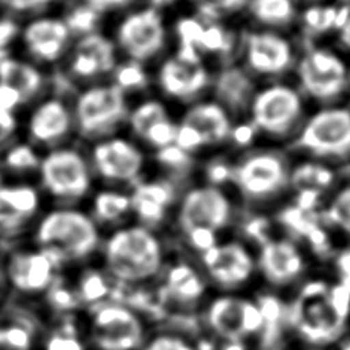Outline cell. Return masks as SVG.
<instances>
[{"instance_id":"cell-13","label":"cell","mask_w":350,"mask_h":350,"mask_svg":"<svg viewBox=\"0 0 350 350\" xmlns=\"http://www.w3.org/2000/svg\"><path fill=\"white\" fill-rule=\"evenodd\" d=\"M41 189L30 183H0V250L26 242L45 211Z\"/></svg>"},{"instance_id":"cell-6","label":"cell","mask_w":350,"mask_h":350,"mask_svg":"<svg viewBox=\"0 0 350 350\" xmlns=\"http://www.w3.org/2000/svg\"><path fill=\"white\" fill-rule=\"evenodd\" d=\"M0 252L10 305L25 309L41 320L46 298L64 267L55 256L29 241Z\"/></svg>"},{"instance_id":"cell-56","label":"cell","mask_w":350,"mask_h":350,"mask_svg":"<svg viewBox=\"0 0 350 350\" xmlns=\"http://www.w3.org/2000/svg\"><path fill=\"white\" fill-rule=\"evenodd\" d=\"M0 183H1V176H0Z\"/></svg>"},{"instance_id":"cell-1","label":"cell","mask_w":350,"mask_h":350,"mask_svg":"<svg viewBox=\"0 0 350 350\" xmlns=\"http://www.w3.org/2000/svg\"><path fill=\"white\" fill-rule=\"evenodd\" d=\"M174 252L165 232L130 221L104 232L96 262L118 297L130 299L153 287Z\"/></svg>"},{"instance_id":"cell-32","label":"cell","mask_w":350,"mask_h":350,"mask_svg":"<svg viewBox=\"0 0 350 350\" xmlns=\"http://www.w3.org/2000/svg\"><path fill=\"white\" fill-rule=\"evenodd\" d=\"M0 82L18 90L27 103L40 94L46 78L36 64L10 55L0 63Z\"/></svg>"},{"instance_id":"cell-19","label":"cell","mask_w":350,"mask_h":350,"mask_svg":"<svg viewBox=\"0 0 350 350\" xmlns=\"http://www.w3.org/2000/svg\"><path fill=\"white\" fill-rule=\"evenodd\" d=\"M297 74L304 92L319 101L340 97L349 83L345 62L328 49L313 48L306 52L298 63Z\"/></svg>"},{"instance_id":"cell-39","label":"cell","mask_w":350,"mask_h":350,"mask_svg":"<svg viewBox=\"0 0 350 350\" xmlns=\"http://www.w3.org/2000/svg\"><path fill=\"white\" fill-rule=\"evenodd\" d=\"M334 178V172L323 164L302 163L294 168L290 180L298 191L310 190L320 193L323 189L328 187L332 183Z\"/></svg>"},{"instance_id":"cell-35","label":"cell","mask_w":350,"mask_h":350,"mask_svg":"<svg viewBox=\"0 0 350 350\" xmlns=\"http://www.w3.org/2000/svg\"><path fill=\"white\" fill-rule=\"evenodd\" d=\"M249 12L267 26H286L295 16L293 0H249Z\"/></svg>"},{"instance_id":"cell-48","label":"cell","mask_w":350,"mask_h":350,"mask_svg":"<svg viewBox=\"0 0 350 350\" xmlns=\"http://www.w3.org/2000/svg\"><path fill=\"white\" fill-rule=\"evenodd\" d=\"M82 1L103 15L105 12L122 10L130 5L134 0H82Z\"/></svg>"},{"instance_id":"cell-54","label":"cell","mask_w":350,"mask_h":350,"mask_svg":"<svg viewBox=\"0 0 350 350\" xmlns=\"http://www.w3.org/2000/svg\"><path fill=\"white\" fill-rule=\"evenodd\" d=\"M175 1H176V0H148V5H150V7H153V8L159 10V11H161L163 8L171 5V4L175 3Z\"/></svg>"},{"instance_id":"cell-16","label":"cell","mask_w":350,"mask_h":350,"mask_svg":"<svg viewBox=\"0 0 350 350\" xmlns=\"http://www.w3.org/2000/svg\"><path fill=\"white\" fill-rule=\"evenodd\" d=\"M297 146L316 157L350 154V109L332 107L313 113L299 131Z\"/></svg>"},{"instance_id":"cell-11","label":"cell","mask_w":350,"mask_h":350,"mask_svg":"<svg viewBox=\"0 0 350 350\" xmlns=\"http://www.w3.org/2000/svg\"><path fill=\"white\" fill-rule=\"evenodd\" d=\"M41 190L56 205H77L93 193V171L88 159L72 146H56L41 156Z\"/></svg>"},{"instance_id":"cell-53","label":"cell","mask_w":350,"mask_h":350,"mask_svg":"<svg viewBox=\"0 0 350 350\" xmlns=\"http://www.w3.org/2000/svg\"><path fill=\"white\" fill-rule=\"evenodd\" d=\"M280 350H327V349H319V347H312V346H306L298 342H294L291 339H287V342L283 345V347Z\"/></svg>"},{"instance_id":"cell-5","label":"cell","mask_w":350,"mask_h":350,"mask_svg":"<svg viewBox=\"0 0 350 350\" xmlns=\"http://www.w3.org/2000/svg\"><path fill=\"white\" fill-rule=\"evenodd\" d=\"M104 232L86 209L55 205L36 221L29 242L55 256L64 268L97 261Z\"/></svg>"},{"instance_id":"cell-3","label":"cell","mask_w":350,"mask_h":350,"mask_svg":"<svg viewBox=\"0 0 350 350\" xmlns=\"http://www.w3.org/2000/svg\"><path fill=\"white\" fill-rule=\"evenodd\" d=\"M234 206L217 186L190 187L176 201L165 231L172 246L197 257L216 242L232 235Z\"/></svg>"},{"instance_id":"cell-49","label":"cell","mask_w":350,"mask_h":350,"mask_svg":"<svg viewBox=\"0 0 350 350\" xmlns=\"http://www.w3.org/2000/svg\"><path fill=\"white\" fill-rule=\"evenodd\" d=\"M230 172L224 164L220 163H212L206 168V175L212 182V186H216L217 183L223 182L224 179L230 178Z\"/></svg>"},{"instance_id":"cell-40","label":"cell","mask_w":350,"mask_h":350,"mask_svg":"<svg viewBox=\"0 0 350 350\" xmlns=\"http://www.w3.org/2000/svg\"><path fill=\"white\" fill-rule=\"evenodd\" d=\"M100 19L101 14H98L83 1L70 7L63 16V21L71 36H75L77 38L97 31Z\"/></svg>"},{"instance_id":"cell-46","label":"cell","mask_w":350,"mask_h":350,"mask_svg":"<svg viewBox=\"0 0 350 350\" xmlns=\"http://www.w3.org/2000/svg\"><path fill=\"white\" fill-rule=\"evenodd\" d=\"M18 126L19 120L15 112L0 108V150H4L12 144L11 141L18 131Z\"/></svg>"},{"instance_id":"cell-44","label":"cell","mask_w":350,"mask_h":350,"mask_svg":"<svg viewBox=\"0 0 350 350\" xmlns=\"http://www.w3.org/2000/svg\"><path fill=\"white\" fill-rule=\"evenodd\" d=\"M21 27L11 18H0V63L10 56V46L19 37Z\"/></svg>"},{"instance_id":"cell-12","label":"cell","mask_w":350,"mask_h":350,"mask_svg":"<svg viewBox=\"0 0 350 350\" xmlns=\"http://www.w3.org/2000/svg\"><path fill=\"white\" fill-rule=\"evenodd\" d=\"M74 129L83 139L113 135L127 120V94L113 83H98L78 92L71 105Z\"/></svg>"},{"instance_id":"cell-57","label":"cell","mask_w":350,"mask_h":350,"mask_svg":"<svg viewBox=\"0 0 350 350\" xmlns=\"http://www.w3.org/2000/svg\"><path fill=\"white\" fill-rule=\"evenodd\" d=\"M349 79H350V75H349Z\"/></svg>"},{"instance_id":"cell-52","label":"cell","mask_w":350,"mask_h":350,"mask_svg":"<svg viewBox=\"0 0 350 350\" xmlns=\"http://www.w3.org/2000/svg\"><path fill=\"white\" fill-rule=\"evenodd\" d=\"M339 38L346 48L350 49V14L345 19V22L339 26Z\"/></svg>"},{"instance_id":"cell-58","label":"cell","mask_w":350,"mask_h":350,"mask_svg":"<svg viewBox=\"0 0 350 350\" xmlns=\"http://www.w3.org/2000/svg\"><path fill=\"white\" fill-rule=\"evenodd\" d=\"M346 1H350V0H346Z\"/></svg>"},{"instance_id":"cell-2","label":"cell","mask_w":350,"mask_h":350,"mask_svg":"<svg viewBox=\"0 0 350 350\" xmlns=\"http://www.w3.org/2000/svg\"><path fill=\"white\" fill-rule=\"evenodd\" d=\"M288 339L332 350L350 332V293L321 268L286 299Z\"/></svg>"},{"instance_id":"cell-22","label":"cell","mask_w":350,"mask_h":350,"mask_svg":"<svg viewBox=\"0 0 350 350\" xmlns=\"http://www.w3.org/2000/svg\"><path fill=\"white\" fill-rule=\"evenodd\" d=\"M19 37L29 56L38 63L53 64L64 56L72 36L62 16L42 15L21 29Z\"/></svg>"},{"instance_id":"cell-27","label":"cell","mask_w":350,"mask_h":350,"mask_svg":"<svg viewBox=\"0 0 350 350\" xmlns=\"http://www.w3.org/2000/svg\"><path fill=\"white\" fill-rule=\"evenodd\" d=\"M41 320L18 306L0 312V350H36Z\"/></svg>"},{"instance_id":"cell-43","label":"cell","mask_w":350,"mask_h":350,"mask_svg":"<svg viewBox=\"0 0 350 350\" xmlns=\"http://www.w3.org/2000/svg\"><path fill=\"white\" fill-rule=\"evenodd\" d=\"M325 268L350 293V243L335 250Z\"/></svg>"},{"instance_id":"cell-4","label":"cell","mask_w":350,"mask_h":350,"mask_svg":"<svg viewBox=\"0 0 350 350\" xmlns=\"http://www.w3.org/2000/svg\"><path fill=\"white\" fill-rule=\"evenodd\" d=\"M212 293L196 260L175 249L153 287L129 301L144 308L156 321L194 324Z\"/></svg>"},{"instance_id":"cell-51","label":"cell","mask_w":350,"mask_h":350,"mask_svg":"<svg viewBox=\"0 0 350 350\" xmlns=\"http://www.w3.org/2000/svg\"><path fill=\"white\" fill-rule=\"evenodd\" d=\"M10 305V298L7 293V286L3 273V264H1V252H0V312H3Z\"/></svg>"},{"instance_id":"cell-18","label":"cell","mask_w":350,"mask_h":350,"mask_svg":"<svg viewBox=\"0 0 350 350\" xmlns=\"http://www.w3.org/2000/svg\"><path fill=\"white\" fill-rule=\"evenodd\" d=\"M250 120L260 133L282 137L287 134L302 115V98L287 85H272L254 93Z\"/></svg>"},{"instance_id":"cell-36","label":"cell","mask_w":350,"mask_h":350,"mask_svg":"<svg viewBox=\"0 0 350 350\" xmlns=\"http://www.w3.org/2000/svg\"><path fill=\"white\" fill-rule=\"evenodd\" d=\"M350 14L349 8H338L335 5H313L302 14V25L308 34L319 36L331 29H339Z\"/></svg>"},{"instance_id":"cell-30","label":"cell","mask_w":350,"mask_h":350,"mask_svg":"<svg viewBox=\"0 0 350 350\" xmlns=\"http://www.w3.org/2000/svg\"><path fill=\"white\" fill-rule=\"evenodd\" d=\"M36 350H89L78 314L53 316L41 323Z\"/></svg>"},{"instance_id":"cell-37","label":"cell","mask_w":350,"mask_h":350,"mask_svg":"<svg viewBox=\"0 0 350 350\" xmlns=\"http://www.w3.org/2000/svg\"><path fill=\"white\" fill-rule=\"evenodd\" d=\"M41 156L37 148L29 141L14 142L4 149L1 164L7 171L18 175L37 172Z\"/></svg>"},{"instance_id":"cell-26","label":"cell","mask_w":350,"mask_h":350,"mask_svg":"<svg viewBox=\"0 0 350 350\" xmlns=\"http://www.w3.org/2000/svg\"><path fill=\"white\" fill-rule=\"evenodd\" d=\"M179 122L190 127L200 137L204 148L221 144L232 134L230 115L216 101L193 104Z\"/></svg>"},{"instance_id":"cell-31","label":"cell","mask_w":350,"mask_h":350,"mask_svg":"<svg viewBox=\"0 0 350 350\" xmlns=\"http://www.w3.org/2000/svg\"><path fill=\"white\" fill-rule=\"evenodd\" d=\"M215 97L227 112H241L254 96L250 77L237 66L224 67L215 79Z\"/></svg>"},{"instance_id":"cell-14","label":"cell","mask_w":350,"mask_h":350,"mask_svg":"<svg viewBox=\"0 0 350 350\" xmlns=\"http://www.w3.org/2000/svg\"><path fill=\"white\" fill-rule=\"evenodd\" d=\"M113 42L129 60L145 64L167 44V26L161 11L145 5L127 12L116 25Z\"/></svg>"},{"instance_id":"cell-15","label":"cell","mask_w":350,"mask_h":350,"mask_svg":"<svg viewBox=\"0 0 350 350\" xmlns=\"http://www.w3.org/2000/svg\"><path fill=\"white\" fill-rule=\"evenodd\" d=\"M90 167L103 180L131 187L144 178L146 156L133 139L113 134L93 142Z\"/></svg>"},{"instance_id":"cell-47","label":"cell","mask_w":350,"mask_h":350,"mask_svg":"<svg viewBox=\"0 0 350 350\" xmlns=\"http://www.w3.org/2000/svg\"><path fill=\"white\" fill-rule=\"evenodd\" d=\"M26 101L22 94L11 86L0 82V108L15 112Z\"/></svg>"},{"instance_id":"cell-7","label":"cell","mask_w":350,"mask_h":350,"mask_svg":"<svg viewBox=\"0 0 350 350\" xmlns=\"http://www.w3.org/2000/svg\"><path fill=\"white\" fill-rule=\"evenodd\" d=\"M78 323L89 350H139L157 321L139 305L113 297L79 312Z\"/></svg>"},{"instance_id":"cell-33","label":"cell","mask_w":350,"mask_h":350,"mask_svg":"<svg viewBox=\"0 0 350 350\" xmlns=\"http://www.w3.org/2000/svg\"><path fill=\"white\" fill-rule=\"evenodd\" d=\"M319 215L323 226L331 235L332 242L334 235L336 234L342 238L340 247L350 243V185L340 189L329 202L319 211Z\"/></svg>"},{"instance_id":"cell-17","label":"cell","mask_w":350,"mask_h":350,"mask_svg":"<svg viewBox=\"0 0 350 350\" xmlns=\"http://www.w3.org/2000/svg\"><path fill=\"white\" fill-rule=\"evenodd\" d=\"M230 178L243 198L257 202L278 196L287 185L288 172L279 154L258 152L249 154L235 165Z\"/></svg>"},{"instance_id":"cell-25","label":"cell","mask_w":350,"mask_h":350,"mask_svg":"<svg viewBox=\"0 0 350 350\" xmlns=\"http://www.w3.org/2000/svg\"><path fill=\"white\" fill-rule=\"evenodd\" d=\"M243 49L249 68L260 75H280L293 63L290 42L273 31H250L245 36Z\"/></svg>"},{"instance_id":"cell-24","label":"cell","mask_w":350,"mask_h":350,"mask_svg":"<svg viewBox=\"0 0 350 350\" xmlns=\"http://www.w3.org/2000/svg\"><path fill=\"white\" fill-rule=\"evenodd\" d=\"M209 72L200 62H186L175 55L165 57L156 72L159 90L171 100L193 101L209 85Z\"/></svg>"},{"instance_id":"cell-28","label":"cell","mask_w":350,"mask_h":350,"mask_svg":"<svg viewBox=\"0 0 350 350\" xmlns=\"http://www.w3.org/2000/svg\"><path fill=\"white\" fill-rule=\"evenodd\" d=\"M88 213L103 232L133 221L129 191L103 187L89 196Z\"/></svg>"},{"instance_id":"cell-55","label":"cell","mask_w":350,"mask_h":350,"mask_svg":"<svg viewBox=\"0 0 350 350\" xmlns=\"http://www.w3.org/2000/svg\"><path fill=\"white\" fill-rule=\"evenodd\" d=\"M332 350H350V332Z\"/></svg>"},{"instance_id":"cell-38","label":"cell","mask_w":350,"mask_h":350,"mask_svg":"<svg viewBox=\"0 0 350 350\" xmlns=\"http://www.w3.org/2000/svg\"><path fill=\"white\" fill-rule=\"evenodd\" d=\"M111 77V83H113L126 94L146 90L150 85V75L145 64L129 59L126 62L118 63Z\"/></svg>"},{"instance_id":"cell-23","label":"cell","mask_w":350,"mask_h":350,"mask_svg":"<svg viewBox=\"0 0 350 350\" xmlns=\"http://www.w3.org/2000/svg\"><path fill=\"white\" fill-rule=\"evenodd\" d=\"M118 63L116 44L97 30L77 38L67 74L72 79H94L112 74Z\"/></svg>"},{"instance_id":"cell-50","label":"cell","mask_w":350,"mask_h":350,"mask_svg":"<svg viewBox=\"0 0 350 350\" xmlns=\"http://www.w3.org/2000/svg\"><path fill=\"white\" fill-rule=\"evenodd\" d=\"M209 350H264L258 342H227L211 346Z\"/></svg>"},{"instance_id":"cell-21","label":"cell","mask_w":350,"mask_h":350,"mask_svg":"<svg viewBox=\"0 0 350 350\" xmlns=\"http://www.w3.org/2000/svg\"><path fill=\"white\" fill-rule=\"evenodd\" d=\"M74 130L72 109L68 103L59 97L41 100L29 113L26 120V133L29 142L36 148H56Z\"/></svg>"},{"instance_id":"cell-45","label":"cell","mask_w":350,"mask_h":350,"mask_svg":"<svg viewBox=\"0 0 350 350\" xmlns=\"http://www.w3.org/2000/svg\"><path fill=\"white\" fill-rule=\"evenodd\" d=\"M56 0H0V7L8 12L29 14L48 8Z\"/></svg>"},{"instance_id":"cell-29","label":"cell","mask_w":350,"mask_h":350,"mask_svg":"<svg viewBox=\"0 0 350 350\" xmlns=\"http://www.w3.org/2000/svg\"><path fill=\"white\" fill-rule=\"evenodd\" d=\"M193 323L157 321L139 350H209Z\"/></svg>"},{"instance_id":"cell-8","label":"cell","mask_w":350,"mask_h":350,"mask_svg":"<svg viewBox=\"0 0 350 350\" xmlns=\"http://www.w3.org/2000/svg\"><path fill=\"white\" fill-rule=\"evenodd\" d=\"M194 325L209 346L227 342H258L261 345L265 312L257 291L212 293Z\"/></svg>"},{"instance_id":"cell-42","label":"cell","mask_w":350,"mask_h":350,"mask_svg":"<svg viewBox=\"0 0 350 350\" xmlns=\"http://www.w3.org/2000/svg\"><path fill=\"white\" fill-rule=\"evenodd\" d=\"M204 22H215V19L238 11L246 0H191Z\"/></svg>"},{"instance_id":"cell-41","label":"cell","mask_w":350,"mask_h":350,"mask_svg":"<svg viewBox=\"0 0 350 350\" xmlns=\"http://www.w3.org/2000/svg\"><path fill=\"white\" fill-rule=\"evenodd\" d=\"M193 154L185 152L175 144L154 150V163L171 175H183L193 165Z\"/></svg>"},{"instance_id":"cell-10","label":"cell","mask_w":350,"mask_h":350,"mask_svg":"<svg viewBox=\"0 0 350 350\" xmlns=\"http://www.w3.org/2000/svg\"><path fill=\"white\" fill-rule=\"evenodd\" d=\"M213 293H256V246L243 235H230L194 257Z\"/></svg>"},{"instance_id":"cell-20","label":"cell","mask_w":350,"mask_h":350,"mask_svg":"<svg viewBox=\"0 0 350 350\" xmlns=\"http://www.w3.org/2000/svg\"><path fill=\"white\" fill-rule=\"evenodd\" d=\"M133 221L165 232L178 201L175 185L168 178L139 179L130 190Z\"/></svg>"},{"instance_id":"cell-34","label":"cell","mask_w":350,"mask_h":350,"mask_svg":"<svg viewBox=\"0 0 350 350\" xmlns=\"http://www.w3.org/2000/svg\"><path fill=\"white\" fill-rule=\"evenodd\" d=\"M170 118L171 116L164 101L154 97H146L130 108L126 124L129 131L141 141L153 126Z\"/></svg>"},{"instance_id":"cell-9","label":"cell","mask_w":350,"mask_h":350,"mask_svg":"<svg viewBox=\"0 0 350 350\" xmlns=\"http://www.w3.org/2000/svg\"><path fill=\"white\" fill-rule=\"evenodd\" d=\"M256 246L258 291L287 299L310 275L324 268L305 246L287 234L271 230L253 242Z\"/></svg>"}]
</instances>
